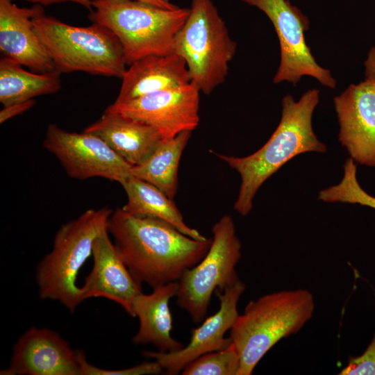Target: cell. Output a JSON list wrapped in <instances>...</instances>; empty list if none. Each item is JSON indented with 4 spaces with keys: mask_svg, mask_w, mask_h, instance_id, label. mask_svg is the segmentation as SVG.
<instances>
[{
    "mask_svg": "<svg viewBox=\"0 0 375 375\" xmlns=\"http://www.w3.org/2000/svg\"><path fill=\"white\" fill-rule=\"evenodd\" d=\"M22 65L2 57L0 60V102L3 106L57 92L61 88V73L28 72Z\"/></svg>",
    "mask_w": 375,
    "mask_h": 375,
    "instance_id": "obj_22",
    "label": "cell"
},
{
    "mask_svg": "<svg viewBox=\"0 0 375 375\" xmlns=\"http://www.w3.org/2000/svg\"><path fill=\"white\" fill-rule=\"evenodd\" d=\"M43 147L53 154L69 177H101L122 184L132 166L99 137L85 131H67L56 124L47 128Z\"/></svg>",
    "mask_w": 375,
    "mask_h": 375,
    "instance_id": "obj_10",
    "label": "cell"
},
{
    "mask_svg": "<svg viewBox=\"0 0 375 375\" xmlns=\"http://www.w3.org/2000/svg\"><path fill=\"white\" fill-rule=\"evenodd\" d=\"M236 47L212 0H192L174 49L185 60L190 82L200 92L210 94L225 81Z\"/></svg>",
    "mask_w": 375,
    "mask_h": 375,
    "instance_id": "obj_7",
    "label": "cell"
},
{
    "mask_svg": "<svg viewBox=\"0 0 375 375\" xmlns=\"http://www.w3.org/2000/svg\"><path fill=\"white\" fill-rule=\"evenodd\" d=\"M199 90L191 82L150 93L106 110L119 112L154 128L162 139L192 131L199 123Z\"/></svg>",
    "mask_w": 375,
    "mask_h": 375,
    "instance_id": "obj_11",
    "label": "cell"
},
{
    "mask_svg": "<svg viewBox=\"0 0 375 375\" xmlns=\"http://www.w3.org/2000/svg\"><path fill=\"white\" fill-rule=\"evenodd\" d=\"M1 375H81L77 350L56 332L31 327L13 346L8 366Z\"/></svg>",
    "mask_w": 375,
    "mask_h": 375,
    "instance_id": "obj_14",
    "label": "cell"
},
{
    "mask_svg": "<svg viewBox=\"0 0 375 375\" xmlns=\"http://www.w3.org/2000/svg\"><path fill=\"white\" fill-rule=\"evenodd\" d=\"M26 1L35 3L39 5L47 6L53 3L62 2H73L76 3L89 10H92V0H24Z\"/></svg>",
    "mask_w": 375,
    "mask_h": 375,
    "instance_id": "obj_29",
    "label": "cell"
},
{
    "mask_svg": "<svg viewBox=\"0 0 375 375\" xmlns=\"http://www.w3.org/2000/svg\"><path fill=\"white\" fill-rule=\"evenodd\" d=\"M122 79L118 96L113 103L115 104L190 82L185 60L175 53L149 56L136 60L126 69Z\"/></svg>",
    "mask_w": 375,
    "mask_h": 375,
    "instance_id": "obj_17",
    "label": "cell"
},
{
    "mask_svg": "<svg viewBox=\"0 0 375 375\" xmlns=\"http://www.w3.org/2000/svg\"><path fill=\"white\" fill-rule=\"evenodd\" d=\"M244 290V283L239 279L223 290L215 291L219 300V310L192 331L187 346L173 352L145 351L143 356L157 361L165 374L172 375L182 372L188 364L200 356L225 349L232 340L224 335L240 315L238 303Z\"/></svg>",
    "mask_w": 375,
    "mask_h": 375,
    "instance_id": "obj_12",
    "label": "cell"
},
{
    "mask_svg": "<svg viewBox=\"0 0 375 375\" xmlns=\"http://www.w3.org/2000/svg\"><path fill=\"white\" fill-rule=\"evenodd\" d=\"M190 135L191 131H183L172 138L162 139L144 162L131 167V175L152 184L173 199L178 189L180 159Z\"/></svg>",
    "mask_w": 375,
    "mask_h": 375,
    "instance_id": "obj_21",
    "label": "cell"
},
{
    "mask_svg": "<svg viewBox=\"0 0 375 375\" xmlns=\"http://www.w3.org/2000/svg\"><path fill=\"white\" fill-rule=\"evenodd\" d=\"M314 310L313 296L306 289L281 290L250 301L230 330L240 358L237 375H251L278 341L303 328Z\"/></svg>",
    "mask_w": 375,
    "mask_h": 375,
    "instance_id": "obj_3",
    "label": "cell"
},
{
    "mask_svg": "<svg viewBox=\"0 0 375 375\" xmlns=\"http://www.w3.org/2000/svg\"><path fill=\"white\" fill-rule=\"evenodd\" d=\"M34 104L35 101L31 99L3 106V108L0 111V123L2 124L13 117L24 113L32 108Z\"/></svg>",
    "mask_w": 375,
    "mask_h": 375,
    "instance_id": "obj_27",
    "label": "cell"
},
{
    "mask_svg": "<svg viewBox=\"0 0 375 375\" xmlns=\"http://www.w3.org/2000/svg\"><path fill=\"white\" fill-rule=\"evenodd\" d=\"M240 358L231 342L224 349L206 353L188 364L183 375H237Z\"/></svg>",
    "mask_w": 375,
    "mask_h": 375,
    "instance_id": "obj_24",
    "label": "cell"
},
{
    "mask_svg": "<svg viewBox=\"0 0 375 375\" xmlns=\"http://www.w3.org/2000/svg\"><path fill=\"white\" fill-rule=\"evenodd\" d=\"M44 13L39 4L21 8L13 0H0V51L3 57L37 73L58 71L33 27V19Z\"/></svg>",
    "mask_w": 375,
    "mask_h": 375,
    "instance_id": "obj_15",
    "label": "cell"
},
{
    "mask_svg": "<svg viewBox=\"0 0 375 375\" xmlns=\"http://www.w3.org/2000/svg\"><path fill=\"white\" fill-rule=\"evenodd\" d=\"M90 19L119 40L126 65L149 56L174 53L176 34L190 8L165 9L137 0H92Z\"/></svg>",
    "mask_w": 375,
    "mask_h": 375,
    "instance_id": "obj_4",
    "label": "cell"
},
{
    "mask_svg": "<svg viewBox=\"0 0 375 375\" xmlns=\"http://www.w3.org/2000/svg\"><path fill=\"white\" fill-rule=\"evenodd\" d=\"M340 375H375V333L365 351L360 356L350 357Z\"/></svg>",
    "mask_w": 375,
    "mask_h": 375,
    "instance_id": "obj_26",
    "label": "cell"
},
{
    "mask_svg": "<svg viewBox=\"0 0 375 375\" xmlns=\"http://www.w3.org/2000/svg\"><path fill=\"white\" fill-rule=\"evenodd\" d=\"M341 181L331 187L321 190L318 199L324 202H340L359 204L375 209V197L365 191L357 179V165L349 158L344 165Z\"/></svg>",
    "mask_w": 375,
    "mask_h": 375,
    "instance_id": "obj_23",
    "label": "cell"
},
{
    "mask_svg": "<svg viewBox=\"0 0 375 375\" xmlns=\"http://www.w3.org/2000/svg\"><path fill=\"white\" fill-rule=\"evenodd\" d=\"M92 256L93 267L81 288L83 301L104 297L116 302L131 316L134 298L142 285L133 278L119 256L107 228L94 240Z\"/></svg>",
    "mask_w": 375,
    "mask_h": 375,
    "instance_id": "obj_16",
    "label": "cell"
},
{
    "mask_svg": "<svg viewBox=\"0 0 375 375\" xmlns=\"http://www.w3.org/2000/svg\"><path fill=\"white\" fill-rule=\"evenodd\" d=\"M121 185L127 196V202L122 207L126 212L158 218L192 238L207 239L199 231L188 226L172 199L152 184L131 175Z\"/></svg>",
    "mask_w": 375,
    "mask_h": 375,
    "instance_id": "obj_20",
    "label": "cell"
},
{
    "mask_svg": "<svg viewBox=\"0 0 375 375\" xmlns=\"http://www.w3.org/2000/svg\"><path fill=\"white\" fill-rule=\"evenodd\" d=\"M364 66L366 78L375 81V46L369 49Z\"/></svg>",
    "mask_w": 375,
    "mask_h": 375,
    "instance_id": "obj_28",
    "label": "cell"
},
{
    "mask_svg": "<svg viewBox=\"0 0 375 375\" xmlns=\"http://www.w3.org/2000/svg\"><path fill=\"white\" fill-rule=\"evenodd\" d=\"M212 233L205 256L178 281L176 303L194 323L205 319L215 291L239 280L235 267L241 258L242 244L231 216L223 215L212 226Z\"/></svg>",
    "mask_w": 375,
    "mask_h": 375,
    "instance_id": "obj_8",
    "label": "cell"
},
{
    "mask_svg": "<svg viewBox=\"0 0 375 375\" xmlns=\"http://www.w3.org/2000/svg\"><path fill=\"white\" fill-rule=\"evenodd\" d=\"M107 231L115 248L135 281L153 289L179 280L208 252L212 238L197 240L156 217L112 211Z\"/></svg>",
    "mask_w": 375,
    "mask_h": 375,
    "instance_id": "obj_1",
    "label": "cell"
},
{
    "mask_svg": "<svg viewBox=\"0 0 375 375\" xmlns=\"http://www.w3.org/2000/svg\"><path fill=\"white\" fill-rule=\"evenodd\" d=\"M33 27L56 70L83 72L121 78L126 68L122 44L108 28L93 23L72 26L46 15L33 19Z\"/></svg>",
    "mask_w": 375,
    "mask_h": 375,
    "instance_id": "obj_6",
    "label": "cell"
},
{
    "mask_svg": "<svg viewBox=\"0 0 375 375\" xmlns=\"http://www.w3.org/2000/svg\"><path fill=\"white\" fill-rule=\"evenodd\" d=\"M112 210L88 209L61 225L53 247L38 262L35 281L41 299L60 302L73 312L83 301L77 274L92 255L94 240L107 228Z\"/></svg>",
    "mask_w": 375,
    "mask_h": 375,
    "instance_id": "obj_5",
    "label": "cell"
},
{
    "mask_svg": "<svg viewBox=\"0 0 375 375\" xmlns=\"http://www.w3.org/2000/svg\"><path fill=\"white\" fill-rule=\"evenodd\" d=\"M145 2L165 9H175L178 8L176 5L171 3L169 0H137Z\"/></svg>",
    "mask_w": 375,
    "mask_h": 375,
    "instance_id": "obj_30",
    "label": "cell"
},
{
    "mask_svg": "<svg viewBox=\"0 0 375 375\" xmlns=\"http://www.w3.org/2000/svg\"><path fill=\"white\" fill-rule=\"evenodd\" d=\"M263 12L272 23L281 50L280 65L273 82L292 83L294 85L303 76L316 78L322 85L334 88L336 80L328 69L319 66L305 40L310 20L290 0H241Z\"/></svg>",
    "mask_w": 375,
    "mask_h": 375,
    "instance_id": "obj_9",
    "label": "cell"
},
{
    "mask_svg": "<svg viewBox=\"0 0 375 375\" xmlns=\"http://www.w3.org/2000/svg\"><path fill=\"white\" fill-rule=\"evenodd\" d=\"M84 131L99 137L132 167L144 162L162 140L160 133L149 124L107 110Z\"/></svg>",
    "mask_w": 375,
    "mask_h": 375,
    "instance_id": "obj_18",
    "label": "cell"
},
{
    "mask_svg": "<svg viewBox=\"0 0 375 375\" xmlns=\"http://www.w3.org/2000/svg\"><path fill=\"white\" fill-rule=\"evenodd\" d=\"M333 103L341 144L355 162L375 167V81L349 85Z\"/></svg>",
    "mask_w": 375,
    "mask_h": 375,
    "instance_id": "obj_13",
    "label": "cell"
},
{
    "mask_svg": "<svg viewBox=\"0 0 375 375\" xmlns=\"http://www.w3.org/2000/svg\"><path fill=\"white\" fill-rule=\"evenodd\" d=\"M178 281L160 285L151 294H138L131 305V317H137L140 326L132 338L135 345L152 344L160 352H173L184 345L171 335L172 317L169 307L176 296Z\"/></svg>",
    "mask_w": 375,
    "mask_h": 375,
    "instance_id": "obj_19",
    "label": "cell"
},
{
    "mask_svg": "<svg viewBox=\"0 0 375 375\" xmlns=\"http://www.w3.org/2000/svg\"><path fill=\"white\" fill-rule=\"evenodd\" d=\"M77 354L81 375H149L164 372L161 365L154 360L125 369H106L90 364L81 350H77Z\"/></svg>",
    "mask_w": 375,
    "mask_h": 375,
    "instance_id": "obj_25",
    "label": "cell"
},
{
    "mask_svg": "<svg viewBox=\"0 0 375 375\" xmlns=\"http://www.w3.org/2000/svg\"><path fill=\"white\" fill-rule=\"evenodd\" d=\"M319 101L317 89L308 90L297 101L290 94L285 96L278 126L268 141L249 156L236 157L211 151L240 175L241 184L234 209L241 215L249 213L258 189L285 163L301 153L326 151L312 125V114Z\"/></svg>",
    "mask_w": 375,
    "mask_h": 375,
    "instance_id": "obj_2",
    "label": "cell"
}]
</instances>
